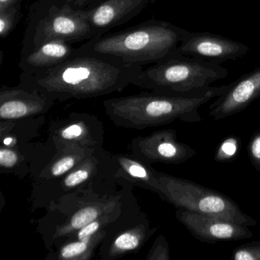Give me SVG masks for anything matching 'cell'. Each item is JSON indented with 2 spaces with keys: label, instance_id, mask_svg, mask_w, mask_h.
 Returning a JSON list of instances; mask_svg holds the SVG:
<instances>
[{
  "label": "cell",
  "instance_id": "cell-19",
  "mask_svg": "<svg viewBox=\"0 0 260 260\" xmlns=\"http://www.w3.org/2000/svg\"><path fill=\"white\" fill-rule=\"evenodd\" d=\"M22 4L0 10V37L6 39L14 31L22 17Z\"/></svg>",
  "mask_w": 260,
  "mask_h": 260
},
{
  "label": "cell",
  "instance_id": "cell-28",
  "mask_svg": "<svg viewBox=\"0 0 260 260\" xmlns=\"http://www.w3.org/2000/svg\"><path fill=\"white\" fill-rule=\"evenodd\" d=\"M102 0H77L73 7L76 9H86L89 6L94 4H98Z\"/></svg>",
  "mask_w": 260,
  "mask_h": 260
},
{
  "label": "cell",
  "instance_id": "cell-3",
  "mask_svg": "<svg viewBox=\"0 0 260 260\" xmlns=\"http://www.w3.org/2000/svg\"><path fill=\"white\" fill-rule=\"evenodd\" d=\"M229 85L209 86L182 95L144 92L118 97L103 103L106 113L115 124L127 128L143 129L170 124L176 120L187 123L202 121L199 109L226 92Z\"/></svg>",
  "mask_w": 260,
  "mask_h": 260
},
{
  "label": "cell",
  "instance_id": "cell-22",
  "mask_svg": "<svg viewBox=\"0 0 260 260\" xmlns=\"http://www.w3.org/2000/svg\"><path fill=\"white\" fill-rule=\"evenodd\" d=\"M79 158L80 156L72 154L66 155L63 157H60L51 166L50 170L51 174L55 177L63 176L75 167Z\"/></svg>",
  "mask_w": 260,
  "mask_h": 260
},
{
  "label": "cell",
  "instance_id": "cell-9",
  "mask_svg": "<svg viewBox=\"0 0 260 260\" xmlns=\"http://www.w3.org/2000/svg\"><path fill=\"white\" fill-rule=\"evenodd\" d=\"M136 141L134 150L147 162L181 164L196 156V150L177 140V133L172 129L159 131Z\"/></svg>",
  "mask_w": 260,
  "mask_h": 260
},
{
  "label": "cell",
  "instance_id": "cell-24",
  "mask_svg": "<svg viewBox=\"0 0 260 260\" xmlns=\"http://www.w3.org/2000/svg\"><path fill=\"white\" fill-rule=\"evenodd\" d=\"M247 153L252 167L260 172V128L251 137L248 144Z\"/></svg>",
  "mask_w": 260,
  "mask_h": 260
},
{
  "label": "cell",
  "instance_id": "cell-8",
  "mask_svg": "<svg viewBox=\"0 0 260 260\" xmlns=\"http://www.w3.org/2000/svg\"><path fill=\"white\" fill-rule=\"evenodd\" d=\"M249 51L247 45L218 35L209 32H191L178 48L182 55L220 63L234 60Z\"/></svg>",
  "mask_w": 260,
  "mask_h": 260
},
{
  "label": "cell",
  "instance_id": "cell-26",
  "mask_svg": "<svg viewBox=\"0 0 260 260\" xmlns=\"http://www.w3.org/2000/svg\"><path fill=\"white\" fill-rule=\"evenodd\" d=\"M150 259L170 260L168 243L164 236H159L152 247L148 256Z\"/></svg>",
  "mask_w": 260,
  "mask_h": 260
},
{
  "label": "cell",
  "instance_id": "cell-18",
  "mask_svg": "<svg viewBox=\"0 0 260 260\" xmlns=\"http://www.w3.org/2000/svg\"><path fill=\"white\" fill-rule=\"evenodd\" d=\"M99 235L95 234L92 237L68 243L60 249L57 258L59 259L86 258V254L89 253L95 243H98Z\"/></svg>",
  "mask_w": 260,
  "mask_h": 260
},
{
  "label": "cell",
  "instance_id": "cell-6",
  "mask_svg": "<svg viewBox=\"0 0 260 260\" xmlns=\"http://www.w3.org/2000/svg\"><path fill=\"white\" fill-rule=\"evenodd\" d=\"M161 198L176 208L213 216L246 226L257 221L243 212L231 198L187 179L159 173Z\"/></svg>",
  "mask_w": 260,
  "mask_h": 260
},
{
  "label": "cell",
  "instance_id": "cell-20",
  "mask_svg": "<svg viewBox=\"0 0 260 260\" xmlns=\"http://www.w3.org/2000/svg\"><path fill=\"white\" fill-rule=\"evenodd\" d=\"M240 147V139L238 137H228L216 150L214 159L219 162H231L237 158Z\"/></svg>",
  "mask_w": 260,
  "mask_h": 260
},
{
  "label": "cell",
  "instance_id": "cell-25",
  "mask_svg": "<svg viewBox=\"0 0 260 260\" xmlns=\"http://www.w3.org/2000/svg\"><path fill=\"white\" fill-rule=\"evenodd\" d=\"M109 218L110 217L107 214V215L102 216V217H99L96 220L88 223L86 226L79 230L78 233H77V239L78 240H83V239L86 238V237H92V236L95 235L101 229L102 226L104 225L105 223L109 222Z\"/></svg>",
  "mask_w": 260,
  "mask_h": 260
},
{
  "label": "cell",
  "instance_id": "cell-13",
  "mask_svg": "<svg viewBox=\"0 0 260 260\" xmlns=\"http://www.w3.org/2000/svg\"><path fill=\"white\" fill-rule=\"evenodd\" d=\"M78 54L72 44L63 41L45 42L21 55L19 67L22 72H35L57 66Z\"/></svg>",
  "mask_w": 260,
  "mask_h": 260
},
{
  "label": "cell",
  "instance_id": "cell-10",
  "mask_svg": "<svg viewBox=\"0 0 260 260\" xmlns=\"http://www.w3.org/2000/svg\"><path fill=\"white\" fill-rule=\"evenodd\" d=\"M260 98V68L245 74L229 84L210 106L209 115L216 121L223 120L245 110Z\"/></svg>",
  "mask_w": 260,
  "mask_h": 260
},
{
  "label": "cell",
  "instance_id": "cell-12",
  "mask_svg": "<svg viewBox=\"0 0 260 260\" xmlns=\"http://www.w3.org/2000/svg\"><path fill=\"white\" fill-rule=\"evenodd\" d=\"M55 102L36 91L19 86H3L0 89V117L16 120L48 111Z\"/></svg>",
  "mask_w": 260,
  "mask_h": 260
},
{
  "label": "cell",
  "instance_id": "cell-16",
  "mask_svg": "<svg viewBox=\"0 0 260 260\" xmlns=\"http://www.w3.org/2000/svg\"><path fill=\"white\" fill-rule=\"evenodd\" d=\"M148 231L144 226L124 231L114 240L110 249L111 255H121L138 249L145 241Z\"/></svg>",
  "mask_w": 260,
  "mask_h": 260
},
{
  "label": "cell",
  "instance_id": "cell-29",
  "mask_svg": "<svg viewBox=\"0 0 260 260\" xmlns=\"http://www.w3.org/2000/svg\"><path fill=\"white\" fill-rule=\"evenodd\" d=\"M23 0H0V10H6L16 5H21Z\"/></svg>",
  "mask_w": 260,
  "mask_h": 260
},
{
  "label": "cell",
  "instance_id": "cell-7",
  "mask_svg": "<svg viewBox=\"0 0 260 260\" xmlns=\"http://www.w3.org/2000/svg\"><path fill=\"white\" fill-rule=\"evenodd\" d=\"M176 217L194 238L204 243L236 241L253 237L249 226L213 216L178 208Z\"/></svg>",
  "mask_w": 260,
  "mask_h": 260
},
{
  "label": "cell",
  "instance_id": "cell-5",
  "mask_svg": "<svg viewBox=\"0 0 260 260\" xmlns=\"http://www.w3.org/2000/svg\"><path fill=\"white\" fill-rule=\"evenodd\" d=\"M96 37L85 9L54 0H39L30 7L21 55L45 42L63 41L74 44Z\"/></svg>",
  "mask_w": 260,
  "mask_h": 260
},
{
  "label": "cell",
  "instance_id": "cell-4",
  "mask_svg": "<svg viewBox=\"0 0 260 260\" xmlns=\"http://www.w3.org/2000/svg\"><path fill=\"white\" fill-rule=\"evenodd\" d=\"M228 74L220 63L179 54L143 69L133 85L158 93L182 95L209 87Z\"/></svg>",
  "mask_w": 260,
  "mask_h": 260
},
{
  "label": "cell",
  "instance_id": "cell-17",
  "mask_svg": "<svg viewBox=\"0 0 260 260\" xmlns=\"http://www.w3.org/2000/svg\"><path fill=\"white\" fill-rule=\"evenodd\" d=\"M57 138L61 140V142L71 144L91 145L92 143L89 128L82 121H74L62 127L57 132Z\"/></svg>",
  "mask_w": 260,
  "mask_h": 260
},
{
  "label": "cell",
  "instance_id": "cell-14",
  "mask_svg": "<svg viewBox=\"0 0 260 260\" xmlns=\"http://www.w3.org/2000/svg\"><path fill=\"white\" fill-rule=\"evenodd\" d=\"M110 205H89L81 208L74 214L70 221L57 231V236L61 237L79 231L88 223L104 216L105 211H109Z\"/></svg>",
  "mask_w": 260,
  "mask_h": 260
},
{
  "label": "cell",
  "instance_id": "cell-31",
  "mask_svg": "<svg viewBox=\"0 0 260 260\" xmlns=\"http://www.w3.org/2000/svg\"><path fill=\"white\" fill-rule=\"evenodd\" d=\"M13 138L11 137H7V138H5L4 139V144L6 146V147H9V146L13 144Z\"/></svg>",
  "mask_w": 260,
  "mask_h": 260
},
{
  "label": "cell",
  "instance_id": "cell-30",
  "mask_svg": "<svg viewBox=\"0 0 260 260\" xmlns=\"http://www.w3.org/2000/svg\"><path fill=\"white\" fill-rule=\"evenodd\" d=\"M55 2L59 3V4H68L74 6L77 0H54Z\"/></svg>",
  "mask_w": 260,
  "mask_h": 260
},
{
  "label": "cell",
  "instance_id": "cell-1",
  "mask_svg": "<svg viewBox=\"0 0 260 260\" xmlns=\"http://www.w3.org/2000/svg\"><path fill=\"white\" fill-rule=\"evenodd\" d=\"M140 65L89 54H77L48 69L22 72L19 86L53 101L94 98L121 92L143 71Z\"/></svg>",
  "mask_w": 260,
  "mask_h": 260
},
{
  "label": "cell",
  "instance_id": "cell-27",
  "mask_svg": "<svg viewBox=\"0 0 260 260\" xmlns=\"http://www.w3.org/2000/svg\"><path fill=\"white\" fill-rule=\"evenodd\" d=\"M19 162V156L13 150L1 148L0 150V165L3 169L14 167Z\"/></svg>",
  "mask_w": 260,
  "mask_h": 260
},
{
  "label": "cell",
  "instance_id": "cell-11",
  "mask_svg": "<svg viewBox=\"0 0 260 260\" xmlns=\"http://www.w3.org/2000/svg\"><path fill=\"white\" fill-rule=\"evenodd\" d=\"M156 0H104L86 10L88 22L96 37L127 23Z\"/></svg>",
  "mask_w": 260,
  "mask_h": 260
},
{
  "label": "cell",
  "instance_id": "cell-23",
  "mask_svg": "<svg viewBox=\"0 0 260 260\" xmlns=\"http://www.w3.org/2000/svg\"><path fill=\"white\" fill-rule=\"evenodd\" d=\"M92 172V167L87 164L80 167V168L74 170L72 173H70L64 179V185L68 188L77 186L83 182H86Z\"/></svg>",
  "mask_w": 260,
  "mask_h": 260
},
{
  "label": "cell",
  "instance_id": "cell-2",
  "mask_svg": "<svg viewBox=\"0 0 260 260\" xmlns=\"http://www.w3.org/2000/svg\"><path fill=\"white\" fill-rule=\"evenodd\" d=\"M188 33L170 22L152 19L88 40L77 51L79 54H95L143 67L179 55L178 48Z\"/></svg>",
  "mask_w": 260,
  "mask_h": 260
},
{
  "label": "cell",
  "instance_id": "cell-15",
  "mask_svg": "<svg viewBox=\"0 0 260 260\" xmlns=\"http://www.w3.org/2000/svg\"><path fill=\"white\" fill-rule=\"evenodd\" d=\"M120 164L126 174L138 180L143 181L147 188L160 192V183L159 180V173L150 167L142 165L137 161L127 158H120Z\"/></svg>",
  "mask_w": 260,
  "mask_h": 260
},
{
  "label": "cell",
  "instance_id": "cell-21",
  "mask_svg": "<svg viewBox=\"0 0 260 260\" xmlns=\"http://www.w3.org/2000/svg\"><path fill=\"white\" fill-rule=\"evenodd\" d=\"M233 260H260V240L237 246L231 257Z\"/></svg>",
  "mask_w": 260,
  "mask_h": 260
}]
</instances>
